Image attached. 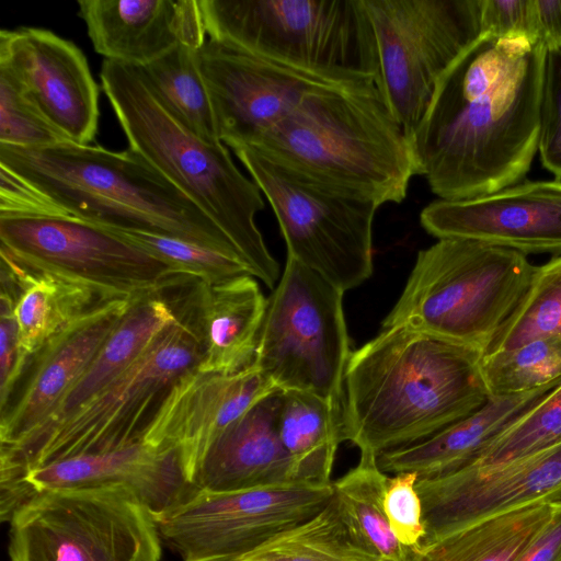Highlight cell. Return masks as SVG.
<instances>
[{
	"label": "cell",
	"instance_id": "6da1fadb",
	"mask_svg": "<svg viewBox=\"0 0 561 561\" xmlns=\"http://www.w3.org/2000/svg\"><path fill=\"white\" fill-rule=\"evenodd\" d=\"M546 53L542 42L481 35L442 77L409 137L438 199L524 181L538 151Z\"/></svg>",
	"mask_w": 561,
	"mask_h": 561
},
{
	"label": "cell",
	"instance_id": "7a4b0ae2",
	"mask_svg": "<svg viewBox=\"0 0 561 561\" xmlns=\"http://www.w3.org/2000/svg\"><path fill=\"white\" fill-rule=\"evenodd\" d=\"M477 348L412 330L381 331L348 358L344 440L375 457L420 443L482 408L490 396Z\"/></svg>",
	"mask_w": 561,
	"mask_h": 561
},
{
	"label": "cell",
	"instance_id": "3957f363",
	"mask_svg": "<svg viewBox=\"0 0 561 561\" xmlns=\"http://www.w3.org/2000/svg\"><path fill=\"white\" fill-rule=\"evenodd\" d=\"M252 147L380 206L401 203L417 175L409 137L377 81L314 90Z\"/></svg>",
	"mask_w": 561,
	"mask_h": 561
},
{
	"label": "cell",
	"instance_id": "277c9868",
	"mask_svg": "<svg viewBox=\"0 0 561 561\" xmlns=\"http://www.w3.org/2000/svg\"><path fill=\"white\" fill-rule=\"evenodd\" d=\"M0 165L68 216L108 229L169 236L240 256L201 208L130 148L112 151L72 141L37 148L0 144Z\"/></svg>",
	"mask_w": 561,
	"mask_h": 561
},
{
	"label": "cell",
	"instance_id": "5b68a950",
	"mask_svg": "<svg viewBox=\"0 0 561 561\" xmlns=\"http://www.w3.org/2000/svg\"><path fill=\"white\" fill-rule=\"evenodd\" d=\"M100 78L129 148L201 208L229 238L253 276L273 288L279 267L255 224L264 208L255 182L240 172L222 142H205L174 119L136 67L104 59Z\"/></svg>",
	"mask_w": 561,
	"mask_h": 561
},
{
	"label": "cell",
	"instance_id": "8992f818",
	"mask_svg": "<svg viewBox=\"0 0 561 561\" xmlns=\"http://www.w3.org/2000/svg\"><path fill=\"white\" fill-rule=\"evenodd\" d=\"M173 307L176 320L106 388L64 422L16 445L0 447V485L53 463L80 469L145 443L173 385L203 358V345L190 318Z\"/></svg>",
	"mask_w": 561,
	"mask_h": 561
},
{
	"label": "cell",
	"instance_id": "52a82bcc",
	"mask_svg": "<svg viewBox=\"0 0 561 561\" xmlns=\"http://www.w3.org/2000/svg\"><path fill=\"white\" fill-rule=\"evenodd\" d=\"M536 267L511 249L438 239L417 253L381 329L407 327L484 355L527 293Z\"/></svg>",
	"mask_w": 561,
	"mask_h": 561
},
{
	"label": "cell",
	"instance_id": "ba28073f",
	"mask_svg": "<svg viewBox=\"0 0 561 561\" xmlns=\"http://www.w3.org/2000/svg\"><path fill=\"white\" fill-rule=\"evenodd\" d=\"M209 39L343 82H379L363 0H198ZM380 84V83H379Z\"/></svg>",
	"mask_w": 561,
	"mask_h": 561
},
{
	"label": "cell",
	"instance_id": "9c48e42d",
	"mask_svg": "<svg viewBox=\"0 0 561 561\" xmlns=\"http://www.w3.org/2000/svg\"><path fill=\"white\" fill-rule=\"evenodd\" d=\"M231 149L267 198L288 257L343 291L371 276L373 222L380 205L309 179L252 146Z\"/></svg>",
	"mask_w": 561,
	"mask_h": 561
},
{
	"label": "cell",
	"instance_id": "30bf717a",
	"mask_svg": "<svg viewBox=\"0 0 561 561\" xmlns=\"http://www.w3.org/2000/svg\"><path fill=\"white\" fill-rule=\"evenodd\" d=\"M10 561H160L156 520L129 489L55 490L8 520Z\"/></svg>",
	"mask_w": 561,
	"mask_h": 561
},
{
	"label": "cell",
	"instance_id": "8fae6325",
	"mask_svg": "<svg viewBox=\"0 0 561 561\" xmlns=\"http://www.w3.org/2000/svg\"><path fill=\"white\" fill-rule=\"evenodd\" d=\"M345 291L287 256L267 299L253 364L278 390L311 392L342 403L351 356Z\"/></svg>",
	"mask_w": 561,
	"mask_h": 561
},
{
	"label": "cell",
	"instance_id": "7c38bea8",
	"mask_svg": "<svg viewBox=\"0 0 561 561\" xmlns=\"http://www.w3.org/2000/svg\"><path fill=\"white\" fill-rule=\"evenodd\" d=\"M376 39L380 88L408 137L437 83L481 36L483 0H363Z\"/></svg>",
	"mask_w": 561,
	"mask_h": 561
},
{
	"label": "cell",
	"instance_id": "4fadbf2b",
	"mask_svg": "<svg viewBox=\"0 0 561 561\" xmlns=\"http://www.w3.org/2000/svg\"><path fill=\"white\" fill-rule=\"evenodd\" d=\"M0 252L105 299L162 294L193 279L112 230L71 216H0Z\"/></svg>",
	"mask_w": 561,
	"mask_h": 561
},
{
	"label": "cell",
	"instance_id": "5bb4252c",
	"mask_svg": "<svg viewBox=\"0 0 561 561\" xmlns=\"http://www.w3.org/2000/svg\"><path fill=\"white\" fill-rule=\"evenodd\" d=\"M333 483L293 482L239 491L195 489L153 517L160 537L182 561H239L321 512Z\"/></svg>",
	"mask_w": 561,
	"mask_h": 561
},
{
	"label": "cell",
	"instance_id": "9a60e30c",
	"mask_svg": "<svg viewBox=\"0 0 561 561\" xmlns=\"http://www.w3.org/2000/svg\"><path fill=\"white\" fill-rule=\"evenodd\" d=\"M195 55L219 139L230 148L254 145L314 90L354 83L294 69L213 39L205 41Z\"/></svg>",
	"mask_w": 561,
	"mask_h": 561
},
{
	"label": "cell",
	"instance_id": "2e32d148",
	"mask_svg": "<svg viewBox=\"0 0 561 561\" xmlns=\"http://www.w3.org/2000/svg\"><path fill=\"white\" fill-rule=\"evenodd\" d=\"M415 486L425 531L422 546L539 500L561 501V442L493 470L466 468L417 479Z\"/></svg>",
	"mask_w": 561,
	"mask_h": 561
},
{
	"label": "cell",
	"instance_id": "e0dca14e",
	"mask_svg": "<svg viewBox=\"0 0 561 561\" xmlns=\"http://www.w3.org/2000/svg\"><path fill=\"white\" fill-rule=\"evenodd\" d=\"M437 239H469L527 254H561V180L522 181L462 201L437 199L421 213Z\"/></svg>",
	"mask_w": 561,
	"mask_h": 561
},
{
	"label": "cell",
	"instance_id": "ac0fdd59",
	"mask_svg": "<svg viewBox=\"0 0 561 561\" xmlns=\"http://www.w3.org/2000/svg\"><path fill=\"white\" fill-rule=\"evenodd\" d=\"M0 66L72 142L90 145L95 138L99 87L83 53L72 42L43 28L2 30Z\"/></svg>",
	"mask_w": 561,
	"mask_h": 561
},
{
	"label": "cell",
	"instance_id": "d6986e66",
	"mask_svg": "<svg viewBox=\"0 0 561 561\" xmlns=\"http://www.w3.org/2000/svg\"><path fill=\"white\" fill-rule=\"evenodd\" d=\"M275 390L254 364L234 373L196 367L173 385L144 440L158 450L178 454L193 484L215 439Z\"/></svg>",
	"mask_w": 561,
	"mask_h": 561
},
{
	"label": "cell",
	"instance_id": "ffe728a7",
	"mask_svg": "<svg viewBox=\"0 0 561 561\" xmlns=\"http://www.w3.org/2000/svg\"><path fill=\"white\" fill-rule=\"evenodd\" d=\"M133 299L101 302L31 357L12 394L0 407V446L15 445L48 422L117 327Z\"/></svg>",
	"mask_w": 561,
	"mask_h": 561
},
{
	"label": "cell",
	"instance_id": "44dd1931",
	"mask_svg": "<svg viewBox=\"0 0 561 561\" xmlns=\"http://www.w3.org/2000/svg\"><path fill=\"white\" fill-rule=\"evenodd\" d=\"M94 50L142 67L172 48L198 49L206 30L198 0H78Z\"/></svg>",
	"mask_w": 561,
	"mask_h": 561
},
{
	"label": "cell",
	"instance_id": "7402d4cb",
	"mask_svg": "<svg viewBox=\"0 0 561 561\" xmlns=\"http://www.w3.org/2000/svg\"><path fill=\"white\" fill-rule=\"evenodd\" d=\"M173 304L187 314L202 342L201 370L234 373L253 364L267 309L254 276L194 279L185 304Z\"/></svg>",
	"mask_w": 561,
	"mask_h": 561
},
{
	"label": "cell",
	"instance_id": "603a6c76",
	"mask_svg": "<svg viewBox=\"0 0 561 561\" xmlns=\"http://www.w3.org/2000/svg\"><path fill=\"white\" fill-rule=\"evenodd\" d=\"M282 390H275L231 423L207 450L193 484L239 491L295 482L291 460L278 435Z\"/></svg>",
	"mask_w": 561,
	"mask_h": 561
},
{
	"label": "cell",
	"instance_id": "cb8c5ba5",
	"mask_svg": "<svg viewBox=\"0 0 561 561\" xmlns=\"http://www.w3.org/2000/svg\"><path fill=\"white\" fill-rule=\"evenodd\" d=\"M560 383L561 380L518 394L490 397L482 408L435 435L379 455L378 467L385 473H414L417 479L440 478L465 469Z\"/></svg>",
	"mask_w": 561,
	"mask_h": 561
},
{
	"label": "cell",
	"instance_id": "d4e9b609",
	"mask_svg": "<svg viewBox=\"0 0 561 561\" xmlns=\"http://www.w3.org/2000/svg\"><path fill=\"white\" fill-rule=\"evenodd\" d=\"M176 317L173 305L164 294H148L134 298L117 327L48 422L28 438L64 422L118 378L144 354L157 335L176 320Z\"/></svg>",
	"mask_w": 561,
	"mask_h": 561
},
{
	"label": "cell",
	"instance_id": "484cf974",
	"mask_svg": "<svg viewBox=\"0 0 561 561\" xmlns=\"http://www.w3.org/2000/svg\"><path fill=\"white\" fill-rule=\"evenodd\" d=\"M560 502L539 500L481 519L409 549L407 561H515L539 536Z\"/></svg>",
	"mask_w": 561,
	"mask_h": 561
},
{
	"label": "cell",
	"instance_id": "4316f807",
	"mask_svg": "<svg viewBox=\"0 0 561 561\" xmlns=\"http://www.w3.org/2000/svg\"><path fill=\"white\" fill-rule=\"evenodd\" d=\"M0 255L16 282L14 316L21 346L30 357L79 317L113 300L85 286L26 268L5 253Z\"/></svg>",
	"mask_w": 561,
	"mask_h": 561
},
{
	"label": "cell",
	"instance_id": "83f0119b",
	"mask_svg": "<svg viewBox=\"0 0 561 561\" xmlns=\"http://www.w3.org/2000/svg\"><path fill=\"white\" fill-rule=\"evenodd\" d=\"M277 428L295 482L329 484L339 445L344 442L342 403L299 390L282 391Z\"/></svg>",
	"mask_w": 561,
	"mask_h": 561
},
{
	"label": "cell",
	"instance_id": "f1b7e54d",
	"mask_svg": "<svg viewBox=\"0 0 561 561\" xmlns=\"http://www.w3.org/2000/svg\"><path fill=\"white\" fill-rule=\"evenodd\" d=\"M239 561H385L342 501L333 495L316 516L263 543Z\"/></svg>",
	"mask_w": 561,
	"mask_h": 561
},
{
	"label": "cell",
	"instance_id": "f546056e",
	"mask_svg": "<svg viewBox=\"0 0 561 561\" xmlns=\"http://www.w3.org/2000/svg\"><path fill=\"white\" fill-rule=\"evenodd\" d=\"M196 49L179 45L150 64L136 67L156 99L190 133L221 142L210 98L196 62Z\"/></svg>",
	"mask_w": 561,
	"mask_h": 561
},
{
	"label": "cell",
	"instance_id": "4dcf8cb0",
	"mask_svg": "<svg viewBox=\"0 0 561 561\" xmlns=\"http://www.w3.org/2000/svg\"><path fill=\"white\" fill-rule=\"evenodd\" d=\"M389 479L378 467L377 457L363 453L358 463L332 483L335 495L381 558L407 561L409 549L396 538L385 511Z\"/></svg>",
	"mask_w": 561,
	"mask_h": 561
},
{
	"label": "cell",
	"instance_id": "1f68e13d",
	"mask_svg": "<svg viewBox=\"0 0 561 561\" xmlns=\"http://www.w3.org/2000/svg\"><path fill=\"white\" fill-rule=\"evenodd\" d=\"M481 374L490 397L531 391L561 380V334L534 339L514 348L485 354Z\"/></svg>",
	"mask_w": 561,
	"mask_h": 561
},
{
	"label": "cell",
	"instance_id": "d6a6232c",
	"mask_svg": "<svg viewBox=\"0 0 561 561\" xmlns=\"http://www.w3.org/2000/svg\"><path fill=\"white\" fill-rule=\"evenodd\" d=\"M560 332L561 254L536 267L527 293L484 355Z\"/></svg>",
	"mask_w": 561,
	"mask_h": 561
},
{
	"label": "cell",
	"instance_id": "836d02e7",
	"mask_svg": "<svg viewBox=\"0 0 561 561\" xmlns=\"http://www.w3.org/2000/svg\"><path fill=\"white\" fill-rule=\"evenodd\" d=\"M560 442L561 383L491 443L467 468L493 470L530 457Z\"/></svg>",
	"mask_w": 561,
	"mask_h": 561
},
{
	"label": "cell",
	"instance_id": "e575fe53",
	"mask_svg": "<svg viewBox=\"0 0 561 561\" xmlns=\"http://www.w3.org/2000/svg\"><path fill=\"white\" fill-rule=\"evenodd\" d=\"M110 230L191 278L216 283L243 275L253 276L250 266L232 253L152 232Z\"/></svg>",
	"mask_w": 561,
	"mask_h": 561
},
{
	"label": "cell",
	"instance_id": "d590c367",
	"mask_svg": "<svg viewBox=\"0 0 561 561\" xmlns=\"http://www.w3.org/2000/svg\"><path fill=\"white\" fill-rule=\"evenodd\" d=\"M71 141L25 94L10 71L0 66V144L37 148Z\"/></svg>",
	"mask_w": 561,
	"mask_h": 561
},
{
	"label": "cell",
	"instance_id": "8d00e7d4",
	"mask_svg": "<svg viewBox=\"0 0 561 561\" xmlns=\"http://www.w3.org/2000/svg\"><path fill=\"white\" fill-rule=\"evenodd\" d=\"M538 151L542 167L561 180V50L547 49Z\"/></svg>",
	"mask_w": 561,
	"mask_h": 561
},
{
	"label": "cell",
	"instance_id": "74e56055",
	"mask_svg": "<svg viewBox=\"0 0 561 561\" xmlns=\"http://www.w3.org/2000/svg\"><path fill=\"white\" fill-rule=\"evenodd\" d=\"M416 481L414 473L394 474L390 477L385 493V511L390 528L398 541L408 549L421 547L425 533Z\"/></svg>",
	"mask_w": 561,
	"mask_h": 561
},
{
	"label": "cell",
	"instance_id": "f35d334b",
	"mask_svg": "<svg viewBox=\"0 0 561 561\" xmlns=\"http://www.w3.org/2000/svg\"><path fill=\"white\" fill-rule=\"evenodd\" d=\"M0 407H2L19 380L31 357L23 351L14 316L16 290L1 285L0 293Z\"/></svg>",
	"mask_w": 561,
	"mask_h": 561
},
{
	"label": "cell",
	"instance_id": "ab89813d",
	"mask_svg": "<svg viewBox=\"0 0 561 561\" xmlns=\"http://www.w3.org/2000/svg\"><path fill=\"white\" fill-rule=\"evenodd\" d=\"M481 35L541 42L536 0H483Z\"/></svg>",
	"mask_w": 561,
	"mask_h": 561
},
{
	"label": "cell",
	"instance_id": "60d3db41",
	"mask_svg": "<svg viewBox=\"0 0 561 561\" xmlns=\"http://www.w3.org/2000/svg\"><path fill=\"white\" fill-rule=\"evenodd\" d=\"M0 216H68L47 196L0 165Z\"/></svg>",
	"mask_w": 561,
	"mask_h": 561
},
{
	"label": "cell",
	"instance_id": "b9f144b4",
	"mask_svg": "<svg viewBox=\"0 0 561 561\" xmlns=\"http://www.w3.org/2000/svg\"><path fill=\"white\" fill-rule=\"evenodd\" d=\"M515 561H561V502L539 536Z\"/></svg>",
	"mask_w": 561,
	"mask_h": 561
},
{
	"label": "cell",
	"instance_id": "7bdbcfd3",
	"mask_svg": "<svg viewBox=\"0 0 561 561\" xmlns=\"http://www.w3.org/2000/svg\"><path fill=\"white\" fill-rule=\"evenodd\" d=\"M540 41L547 49L561 50V0H536Z\"/></svg>",
	"mask_w": 561,
	"mask_h": 561
},
{
	"label": "cell",
	"instance_id": "ee69618b",
	"mask_svg": "<svg viewBox=\"0 0 561 561\" xmlns=\"http://www.w3.org/2000/svg\"><path fill=\"white\" fill-rule=\"evenodd\" d=\"M560 334H561V332H560Z\"/></svg>",
	"mask_w": 561,
	"mask_h": 561
}]
</instances>
